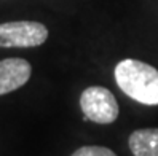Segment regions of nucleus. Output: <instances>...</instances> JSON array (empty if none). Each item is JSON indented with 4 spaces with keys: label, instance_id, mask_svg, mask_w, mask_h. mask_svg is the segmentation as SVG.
Segmentation results:
<instances>
[{
    "label": "nucleus",
    "instance_id": "423d86ee",
    "mask_svg": "<svg viewBox=\"0 0 158 156\" xmlns=\"http://www.w3.org/2000/svg\"><path fill=\"white\" fill-rule=\"evenodd\" d=\"M70 156H117V154L110 148H106V146L86 145V146H80V148L75 150Z\"/></svg>",
    "mask_w": 158,
    "mask_h": 156
},
{
    "label": "nucleus",
    "instance_id": "7ed1b4c3",
    "mask_svg": "<svg viewBox=\"0 0 158 156\" xmlns=\"http://www.w3.org/2000/svg\"><path fill=\"white\" fill-rule=\"evenodd\" d=\"M48 38V29L37 21H11L0 24V48L40 46Z\"/></svg>",
    "mask_w": 158,
    "mask_h": 156
},
{
    "label": "nucleus",
    "instance_id": "f257e3e1",
    "mask_svg": "<svg viewBox=\"0 0 158 156\" xmlns=\"http://www.w3.org/2000/svg\"><path fill=\"white\" fill-rule=\"evenodd\" d=\"M118 88L142 105H158V70L137 59H123L115 67Z\"/></svg>",
    "mask_w": 158,
    "mask_h": 156
},
{
    "label": "nucleus",
    "instance_id": "20e7f679",
    "mask_svg": "<svg viewBox=\"0 0 158 156\" xmlns=\"http://www.w3.org/2000/svg\"><path fill=\"white\" fill-rule=\"evenodd\" d=\"M32 67L26 59L8 58L0 61V96L13 93L31 78Z\"/></svg>",
    "mask_w": 158,
    "mask_h": 156
},
{
    "label": "nucleus",
    "instance_id": "f03ea898",
    "mask_svg": "<svg viewBox=\"0 0 158 156\" xmlns=\"http://www.w3.org/2000/svg\"><path fill=\"white\" fill-rule=\"evenodd\" d=\"M80 108L86 121H94L98 124L114 123L120 108L115 96L104 86H89L80 96Z\"/></svg>",
    "mask_w": 158,
    "mask_h": 156
},
{
    "label": "nucleus",
    "instance_id": "39448f33",
    "mask_svg": "<svg viewBox=\"0 0 158 156\" xmlns=\"http://www.w3.org/2000/svg\"><path fill=\"white\" fill-rule=\"evenodd\" d=\"M129 150L134 156H158V129H137L128 139Z\"/></svg>",
    "mask_w": 158,
    "mask_h": 156
}]
</instances>
